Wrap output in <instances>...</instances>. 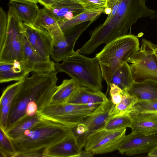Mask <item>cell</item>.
Here are the masks:
<instances>
[{"mask_svg":"<svg viewBox=\"0 0 157 157\" xmlns=\"http://www.w3.org/2000/svg\"><path fill=\"white\" fill-rule=\"evenodd\" d=\"M109 91L112 102L115 105L120 103L122 99L123 90L114 84L111 83Z\"/></svg>","mask_w":157,"mask_h":157,"instance_id":"34","label":"cell"},{"mask_svg":"<svg viewBox=\"0 0 157 157\" xmlns=\"http://www.w3.org/2000/svg\"><path fill=\"white\" fill-rule=\"evenodd\" d=\"M134 82L130 65L125 62L115 72L110 83L114 84L123 91H127Z\"/></svg>","mask_w":157,"mask_h":157,"instance_id":"26","label":"cell"},{"mask_svg":"<svg viewBox=\"0 0 157 157\" xmlns=\"http://www.w3.org/2000/svg\"><path fill=\"white\" fill-rule=\"evenodd\" d=\"M87 21L81 24L64 33L65 36L53 41L50 57L56 63L63 61L73 55L77 40L82 33L93 22Z\"/></svg>","mask_w":157,"mask_h":157,"instance_id":"10","label":"cell"},{"mask_svg":"<svg viewBox=\"0 0 157 157\" xmlns=\"http://www.w3.org/2000/svg\"><path fill=\"white\" fill-rule=\"evenodd\" d=\"M126 128L114 130L103 128L89 134L84 147L85 150L95 154L109 153L118 150L125 136Z\"/></svg>","mask_w":157,"mask_h":157,"instance_id":"9","label":"cell"},{"mask_svg":"<svg viewBox=\"0 0 157 157\" xmlns=\"http://www.w3.org/2000/svg\"><path fill=\"white\" fill-rule=\"evenodd\" d=\"M80 86L74 79H64L58 86L49 104L55 105L67 102L69 98Z\"/></svg>","mask_w":157,"mask_h":157,"instance_id":"24","label":"cell"},{"mask_svg":"<svg viewBox=\"0 0 157 157\" xmlns=\"http://www.w3.org/2000/svg\"><path fill=\"white\" fill-rule=\"evenodd\" d=\"M121 102L115 105L113 112L114 115L124 113L128 110L137 101L134 97L130 95L127 91H123Z\"/></svg>","mask_w":157,"mask_h":157,"instance_id":"29","label":"cell"},{"mask_svg":"<svg viewBox=\"0 0 157 157\" xmlns=\"http://www.w3.org/2000/svg\"><path fill=\"white\" fill-rule=\"evenodd\" d=\"M40 117L38 123L20 137L10 139L16 151L15 157H44L46 150L63 139L70 129L60 123Z\"/></svg>","mask_w":157,"mask_h":157,"instance_id":"3","label":"cell"},{"mask_svg":"<svg viewBox=\"0 0 157 157\" xmlns=\"http://www.w3.org/2000/svg\"><path fill=\"white\" fill-rule=\"evenodd\" d=\"M41 119V117L36 114L33 116L26 115L5 131V132L10 139H16L33 128Z\"/></svg>","mask_w":157,"mask_h":157,"instance_id":"25","label":"cell"},{"mask_svg":"<svg viewBox=\"0 0 157 157\" xmlns=\"http://www.w3.org/2000/svg\"><path fill=\"white\" fill-rule=\"evenodd\" d=\"M95 155L93 152L88 151L82 150L78 157H92Z\"/></svg>","mask_w":157,"mask_h":157,"instance_id":"38","label":"cell"},{"mask_svg":"<svg viewBox=\"0 0 157 157\" xmlns=\"http://www.w3.org/2000/svg\"><path fill=\"white\" fill-rule=\"evenodd\" d=\"M138 38L131 34L119 37L106 44L95 56L99 63L103 78L109 90L112 77L116 71L139 50Z\"/></svg>","mask_w":157,"mask_h":157,"instance_id":"4","label":"cell"},{"mask_svg":"<svg viewBox=\"0 0 157 157\" xmlns=\"http://www.w3.org/2000/svg\"><path fill=\"white\" fill-rule=\"evenodd\" d=\"M112 11L111 9L108 7H106L105 8L104 12L107 15L110 14Z\"/></svg>","mask_w":157,"mask_h":157,"instance_id":"40","label":"cell"},{"mask_svg":"<svg viewBox=\"0 0 157 157\" xmlns=\"http://www.w3.org/2000/svg\"><path fill=\"white\" fill-rule=\"evenodd\" d=\"M23 25L25 36L34 50L42 56L50 58L53 40L48 32L24 22Z\"/></svg>","mask_w":157,"mask_h":157,"instance_id":"12","label":"cell"},{"mask_svg":"<svg viewBox=\"0 0 157 157\" xmlns=\"http://www.w3.org/2000/svg\"><path fill=\"white\" fill-rule=\"evenodd\" d=\"M0 157H15L16 155V151L11 140L0 127Z\"/></svg>","mask_w":157,"mask_h":157,"instance_id":"28","label":"cell"},{"mask_svg":"<svg viewBox=\"0 0 157 157\" xmlns=\"http://www.w3.org/2000/svg\"><path fill=\"white\" fill-rule=\"evenodd\" d=\"M132 123L131 117L128 113H125L112 116L106 122L104 128L110 130L131 128Z\"/></svg>","mask_w":157,"mask_h":157,"instance_id":"27","label":"cell"},{"mask_svg":"<svg viewBox=\"0 0 157 157\" xmlns=\"http://www.w3.org/2000/svg\"><path fill=\"white\" fill-rule=\"evenodd\" d=\"M33 25L36 27L46 29L52 36L53 41L65 36L58 21L44 7L39 9Z\"/></svg>","mask_w":157,"mask_h":157,"instance_id":"20","label":"cell"},{"mask_svg":"<svg viewBox=\"0 0 157 157\" xmlns=\"http://www.w3.org/2000/svg\"><path fill=\"white\" fill-rule=\"evenodd\" d=\"M115 105L110 99L107 98L91 115L81 123L85 128L87 136L90 133L104 128L108 120L114 115Z\"/></svg>","mask_w":157,"mask_h":157,"instance_id":"15","label":"cell"},{"mask_svg":"<svg viewBox=\"0 0 157 157\" xmlns=\"http://www.w3.org/2000/svg\"><path fill=\"white\" fill-rule=\"evenodd\" d=\"M127 92L137 100H157V81L148 79L134 82Z\"/></svg>","mask_w":157,"mask_h":157,"instance_id":"21","label":"cell"},{"mask_svg":"<svg viewBox=\"0 0 157 157\" xmlns=\"http://www.w3.org/2000/svg\"><path fill=\"white\" fill-rule=\"evenodd\" d=\"M125 113L132 119L131 128L132 132L146 136L157 134V114L156 112L137 113L128 111Z\"/></svg>","mask_w":157,"mask_h":157,"instance_id":"16","label":"cell"},{"mask_svg":"<svg viewBox=\"0 0 157 157\" xmlns=\"http://www.w3.org/2000/svg\"><path fill=\"white\" fill-rule=\"evenodd\" d=\"M28 0V1H31L36 2L37 3H39V1H40V0Z\"/></svg>","mask_w":157,"mask_h":157,"instance_id":"41","label":"cell"},{"mask_svg":"<svg viewBox=\"0 0 157 157\" xmlns=\"http://www.w3.org/2000/svg\"><path fill=\"white\" fill-rule=\"evenodd\" d=\"M38 110V107L37 104L34 101H30L26 107V114L29 116H33L36 114Z\"/></svg>","mask_w":157,"mask_h":157,"instance_id":"36","label":"cell"},{"mask_svg":"<svg viewBox=\"0 0 157 157\" xmlns=\"http://www.w3.org/2000/svg\"><path fill=\"white\" fill-rule=\"evenodd\" d=\"M156 57H157V52L156 53Z\"/></svg>","mask_w":157,"mask_h":157,"instance_id":"42","label":"cell"},{"mask_svg":"<svg viewBox=\"0 0 157 157\" xmlns=\"http://www.w3.org/2000/svg\"><path fill=\"white\" fill-rule=\"evenodd\" d=\"M30 72L22 61L12 63L0 62V82L19 81L29 75Z\"/></svg>","mask_w":157,"mask_h":157,"instance_id":"19","label":"cell"},{"mask_svg":"<svg viewBox=\"0 0 157 157\" xmlns=\"http://www.w3.org/2000/svg\"><path fill=\"white\" fill-rule=\"evenodd\" d=\"M99 105L67 102L55 105L48 104L38 110L36 114L43 118L73 128L82 122Z\"/></svg>","mask_w":157,"mask_h":157,"instance_id":"6","label":"cell"},{"mask_svg":"<svg viewBox=\"0 0 157 157\" xmlns=\"http://www.w3.org/2000/svg\"><path fill=\"white\" fill-rule=\"evenodd\" d=\"M157 45L143 39L138 51L128 60L135 82L157 81Z\"/></svg>","mask_w":157,"mask_h":157,"instance_id":"8","label":"cell"},{"mask_svg":"<svg viewBox=\"0 0 157 157\" xmlns=\"http://www.w3.org/2000/svg\"><path fill=\"white\" fill-rule=\"evenodd\" d=\"M46 9L58 23L70 20L84 10L74 0H56L50 8Z\"/></svg>","mask_w":157,"mask_h":157,"instance_id":"17","label":"cell"},{"mask_svg":"<svg viewBox=\"0 0 157 157\" xmlns=\"http://www.w3.org/2000/svg\"><path fill=\"white\" fill-rule=\"evenodd\" d=\"M57 73L55 70L33 72L31 76L23 79L12 101L5 131L26 115V107L30 101L36 102L38 110L49 104L58 87Z\"/></svg>","mask_w":157,"mask_h":157,"instance_id":"2","label":"cell"},{"mask_svg":"<svg viewBox=\"0 0 157 157\" xmlns=\"http://www.w3.org/2000/svg\"><path fill=\"white\" fill-rule=\"evenodd\" d=\"M156 113L157 114V112H156Z\"/></svg>","mask_w":157,"mask_h":157,"instance_id":"43","label":"cell"},{"mask_svg":"<svg viewBox=\"0 0 157 157\" xmlns=\"http://www.w3.org/2000/svg\"><path fill=\"white\" fill-rule=\"evenodd\" d=\"M105 8L95 10H84L70 20L58 23L64 34L84 22L87 21H94L102 13L104 12Z\"/></svg>","mask_w":157,"mask_h":157,"instance_id":"23","label":"cell"},{"mask_svg":"<svg viewBox=\"0 0 157 157\" xmlns=\"http://www.w3.org/2000/svg\"><path fill=\"white\" fill-rule=\"evenodd\" d=\"M23 79L9 85L4 90L0 98V108L13 101Z\"/></svg>","mask_w":157,"mask_h":157,"instance_id":"31","label":"cell"},{"mask_svg":"<svg viewBox=\"0 0 157 157\" xmlns=\"http://www.w3.org/2000/svg\"><path fill=\"white\" fill-rule=\"evenodd\" d=\"M147 0H119L115 15L92 31L90 39L84 44L85 49L92 53L101 44L131 34L132 25L139 19L156 17L157 12L147 6Z\"/></svg>","mask_w":157,"mask_h":157,"instance_id":"1","label":"cell"},{"mask_svg":"<svg viewBox=\"0 0 157 157\" xmlns=\"http://www.w3.org/2000/svg\"><path fill=\"white\" fill-rule=\"evenodd\" d=\"M147 156L150 157H157V145L148 153Z\"/></svg>","mask_w":157,"mask_h":157,"instance_id":"39","label":"cell"},{"mask_svg":"<svg viewBox=\"0 0 157 157\" xmlns=\"http://www.w3.org/2000/svg\"><path fill=\"white\" fill-rule=\"evenodd\" d=\"M85 10H95L107 7L108 0H74Z\"/></svg>","mask_w":157,"mask_h":157,"instance_id":"32","label":"cell"},{"mask_svg":"<svg viewBox=\"0 0 157 157\" xmlns=\"http://www.w3.org/2000/svg\"><path fill=\"white\" fill-rule=\"evenodd\" d=\"M157 145V134L146 136L132 131L125 136L118 150L122 155L133 156L148 153Z\"/></svg>","mask_w":157,"mask_h":157,"instance_id":"11","label":"cell"},{"mask_svg":"<svg viewBox=\"0 0 157 157\" xmlns=\"http://www.w3.org/2000/svg\"><path fill=\"white\" fill-rule=\"evenodd\" d=\"M9 4L23 22L33 25L39 10L37 3L27 0H10Z\"/></svg>","mask_w":157,"mask_h":157,"instance_id":"22","label":"cell"},{"mask_svg":"<svg viewBox=\"0 0 157 157\" xmlns=\"http://www.w3.org/2000/svg\"><path fill=\"white\" fill-rule=\"evenodd\" d=\"M7 16L8 28L4 44L0 49V62L21 61L25 36L23 22L10 6Z\"/></svg>","mask_w":157,"mask_h":157,"instance_id":"7","label":"cell"},{"mask_svg":"<svg viewBox=\"0 0 157 157\" xmlns=\"http://www.w3.org/2000/svg\"><path fill=\"white\" fill-rule=\"evenodd\" d=\"M107 98L101 91H95L79 86L67 100V103L81 105H99Z\"/></svg>","mask_w":157,"mask_h":157,"instance_id":"18","label":"cell"},{"mask_svg":"<svg viewBox=\"0 0 157 157\" xmlns=\"http://www.w3.org/2000/svg\"><path fill=\"white\" fill-rule=\"evenodd\" d=\"M57 73H65L80 86L95 91L102 89V76L98 62L95 57L90 58L76 51L62 61L55 63Z\"/></svg>","mask_w":157,"mask_h":157,"instance_id":"5","label":"cell"},{"mask_svg":"<svg viewBox=\"0 0 157 157\" xmlns=\"http://www.w3.org/2000/svg\"><path fill=\"white\" fill-rule=\"evenodd\" d=\"M128 111L137 113L157 112V100L137 101L127 112Z\"/></svg>","mask_w":157,"mask_h":157,"instance_id":"30","label":"cell"},{"mask_svg":"<svg viewBox=\"0 0 157 157\" xmlns=\"http://www.w3.org/2000/svg\"><path fill=\"white\" fill-rule=\"evenodd\" d=\"M82 147L78 136L70 128L63 139L46 150L44 157H78Z\"/></svg>","mask_w":157,"mask_h":157,"instance_id":"13","label":"cell"},{"mask_svg":"<svg viewBox=\"0 0 157 157\" xmlns=\"http://www.w3.org/2000/svg\"><path fill=\"white\" fill-rule=\"evenodd\" d=\"M12 101L0 108V127L4 131L6 129L10 111Z\"/></svg>","mask_w":157,"mask_h":157,"instance_id":"35","label":"cell"},{"mask_svg":"<svg viewBox=\"0 0 157 157\" xmlns=\"http://www.w3.org/2000/svg\"><path fill=\"white\" fill-rule=\"evenodd\" d=\"M56 0H40L39 3L46 8H50L54 4Z\"/></svg>","mask_w":157,"mask_h":157,"instance_id":"37","label":"cell"},{"mask_svg":"<svg viewBox=\"0 0 157 157\" xmlns=\"http://www.w3.org/2000/svg\"><path fill=\"white\" fill-rule=\"evenodd\" d=\"M8 28V16L6 11L0 8V49L4 44Z\"/></svg>","mask_w":157,"mask_h":157,"instance_id":"33","label":"cell"},{"mask_svg":"<svg viewBox=\"0 0 157 157\" xmlns=\"http://www.w3.org/2000/svg\"><path fill=\"white\" fill-rule=\"evenodd\" d=\"M22 62L30 72H48L55 70V63L50 58L42 56L31 45L25 35Z\"/></svg>","mask_w":157,"mask_h":157,"instance_id":"14","label":"cell"}]
</instances>
